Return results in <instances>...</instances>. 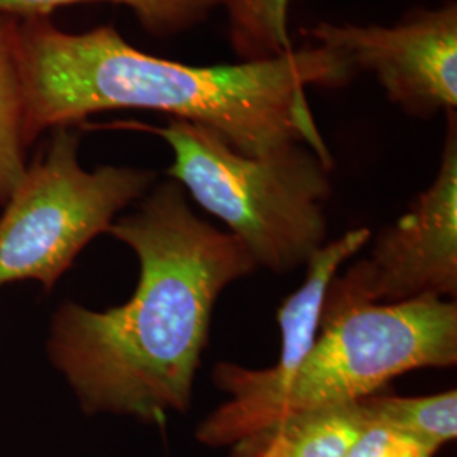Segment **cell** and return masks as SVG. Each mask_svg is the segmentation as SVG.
Instances as JSON below:
<instances>
[{"label": "cell", "instance_id": "cell-1", "mask_svg": "<svg viewBox=\"0 0 457 457\" xmlns=\"http://www.w3.org/2000/svg\"><path fill=\"white\" fill-rule=\"evenodd\" d=\"M109 234L139 260L136 292L109 311L62 305L49 358L85 413L162 424L192 403L219 295L251 275L256 262L234 234L196 217L173 180L114 220Z\"/></svg>", "mask_w": 457, "mask_h": 457}, {"label": "cell", "instance_id": "cell-2", "mask_svg": "<svg viewBox=\"0 0 457 457\" xmlns=\"http://www.w3.org/2000/svg\"><path fill=\"white\" fill-rule=\"evenodd\" d=\"M17 66L24 146L88 115L136 109L211 128L245 156L302 143L328 164L305 92L343 87L356 73L324 45L239 65H183L132 48L114 26L65 33L48 17L19 19Z\"/></svg>", "mask_w": 457, "mask_h": 457}, {"label": "cell", "instance_id": "cell-3", "mask_svg": "<svg viewBox=\"0 0 457 457\" xmlns=\"http://www.w3.org/2000/svg\"><path fill=\"white\" fill-rule=\"evenodd\" d=\"M456 362L454 300L422 296L354 307L320 324L309 354L287 378L217 364L213 383L230 400L200 424L196 439L212 447L232 445L288 415L354 403L396 376Z\"/></svg>", "mask_w": 457, "mask_h": 457}, {"label": "cell", "instance_id": "cell-4", "mask_svg": "<svg viewBox=\"0 0 457 457\" xmlns=\"http://www.w3.org/2000/svg\"><path fill=\"white\" fill-rule=\"evenodd\" d=\"M132 128L170 145L175 158L168 177L228 224L256 266L288 273L326 245L332 164L312 147L298 143L253 158L195 122L170 119L164 128Z\"/></svg>", "mask_w": 457, "mask_h": 457}, {"label": "cell", "instance_id": "cell-5", "mask_svg": "<svg viewBox=\"0 0 457 457\" xmlns=\"http://www.w3.org/2000/svg\"><path fill=\"white\" fill-rule=\"evenodd\" d=\"M154 173L79 163V136L56 128L43 160L26 168L0 215V287L34 279L46 290L94 237L145 196Z\"/></svg>", "mask_w": 457, "mask_h": 457}, {"label": "cell", "instance_id": "cell-6", "mask_svg": "<svg viewBox=\"0 0 457 457\" xmlns=\"http://www.w3.org/2000/svg\"><path fill=\"white\" fill-rule=\"evenodd\" d=\"M447 131L436 180L409 212L379 232L370 256L354 262L327 290L320 324L361 305H388L457 292V122Z\"/></svg>", "mask_w": 457, "mask_h": 457}, {"label": "cell", "instance_id": "cell-7", "mask_svg": "<svg viewBox=\"0 0 457 457\" xmlns=\"http://www.w3.org/2000/svg\"><path fill=\"white\" fill-rule=\"evenodd\" d=\"M339 51L354 71H373L407 114L456 111L457 4L411 12L392 28L320 22L305 31Z\"/></svg>", "mask_w": 457, "mask_h": 457}, {"label": "cell", "instance_id": "cell-8", "mask_svg": "<svg viewBox=\"0 0 457 457\" xmlns=\"http://www.w3.org/2000/svg\"><path fill=\"white\" fill-rule=\"evenodd\" d=\"M370 239V228H354L345 232L343 237L322 245L312 256L307 262L309 270L303 285L288 296L278 311L281 353L275 366L260 370L262 376L270 379L287 378L309 354L319 336L320 315L330 281L337 277L343 262L353 258Z\"/></svg>", "mask_w": 457, "mask_h": 457}, {"label": "cell", "instance_id": "cell-9", "mask_svg": "<svg viewBox=\"0 0 457 457\" xmlns=\"http://www.w3.org/2000/svg\"><path fill=\"white\" fill-rule=\"evenodd\" d=\"M364 422L360 400L294 413L232 444V457H347Z\"/></svg>", "mask_w": 457, "mask_h": 457}, {"label": "cell", "instance_id": "cell-10", "mask_svg": "<svg viewBox=\"0 0 457 457\" xmlns=\"http://www.w3.org/2000/svg\"><path fill=\"white\" fill-rule=\"evenodd\" d=\"M368 422L385 425L424 453H436L457 436L456 390L419 398L370 395L361 398Z\"/></svg>", "mask_w": 457, "mask_h": 457}, {"label": "cell", "instance_id": "cell-11", "mask_svg": "<svg viewBox=\"0 0 457 457\" xmlns=\"http://www.w3.org/2000/svg\"><path fill=\"white\" fill-rule=\"evenodd\" d=\"M19 17L0 14V204L26 171L22 141V90L17 66Z\"/></svg>", "mask_w": 457, "mask_h": 457}, {"label": "cell", "instance_id": "cell-12", "mask_svg": "<svg viewBox=\"0 0 457 457\" xmlns=\"http://www.w3.org/2000/svg\"><path fill=\"white\" fill-rule=\"evenodd\" d=\"M83 2L128 5L147 33L173 36L195 28L226 0H0L2 16L48 17L58 7Z\"/></svg>", "mask_w": 457, "mask_h": 457}, {"label": "cell", "instance_id": "cell-13", "mask_svg": "<svg viewBox=\"0 0 457 457\" xmlns=\"http://www.w3.org/2000/svg\"><path fill=\"white\" fill-rule=\"evenodd\" d=\"M228 39L243 62H258L294 51L288 34L290 0H226Z\"/></svg>", "mask_w": 457, "mask_h": 457}, {"label": "cell", "instance_id": "cell-14", "mask_svg": "<svg viewBox=\"0 0 457 457\" xmlns=\"http://www.w3.org/2000/svg\"><path fill=\"white\" fill-rule=\"evenodd\" d=\"M415 451L422 449L388 427L366 420L347 457H409Z\"/></svg>", "mask_w": 457, "mask_h": 457}, {"label": "cell", "instance_id": "cell-15", "mask_svg": "<svg viewBox=\"0 0 457 457\" xmlns=\"http://www.w3.org/2000/svg\"><path fill=\"white\" fill-rule=\"evenodd\" d=\"M409 457H434L430 456V454H427V453H424V451H415L413 454H410Z\"/></svg>", "mask_w": 457, "mask_h": 457}]
</instances>
